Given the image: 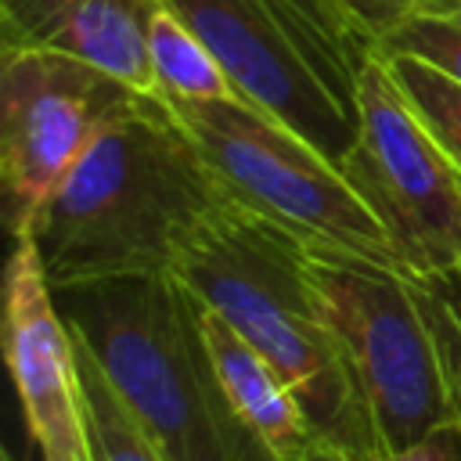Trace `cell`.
<instances>
[{"mask_svg":"<svg viewBox=\"0 0 461 461\" xmlns=\"http://www.w3.org/2000/svg\"><path fill=\"white\" fill-rule=\"evenodd\" d=\"M223 202L230 194L191 133L158 94H144L47 194L25 238L54 288L173 274L191 230Z\"/></svg>","mask_w":461,"mask_h":461,"instance_id":"obj_1","label":"cell"},{"mask_svg":"<svg viewBox=\"0 0 461 461\" xmlns=\"http://www.w3.org/2000/svg\"><path fill=\"white\" fill-rule=\"evenodd\" d=\"M173 274L285 375L313 436L353 457L371 450L306 267V241L230 198L191 230Z\"/></svg>","mask_w":461,"mask_h":461,"instance_id":"obj_2","label":"cell"},{"mask_svg":"<svg viewBox=\"0 0 461 461\" xmlns=\"http://www.w3.org/2000/svg\"><path fill=\"white\" fill-rule=\"evenodd\" d=\"M72 335L173 461H252L259 443L227 403L202 303L176 274L54 288Z\"/></svg>","mask_w":461,"mask_h":461,"instance_id":"obj_3","label":"cell"},{"mask_svg":"<svg viewBox=\"0 0 461 461\" xmlns=\"http://www.w3.org/2000/svg\"><path fill=\"white\" fill-rule=\"evenodd\" d=\"M342 371L375 454H400L461 421L439 292L396 263L306 245Z\"/></svg>","mask_w":461,"mask_h":461,"instance_id":"obj_4","label":"cell"},{"mask_svg":"<svg viewBox=\"0 0 461 461\" xmlns=\"http://www.w3.org/2000/svg\"><path fill=\"white\" fill-rule=\"evenodd\" d=\"M220 58L234 97L270 112L331 162L360 130L375 58L339 0H162Z\"/></svg>","mask_w":461,"mask_h":461,"instance_id":"obj_5","label":"cell"},{"mask_svg":"<svg viewBox=\"0 0 461 461\" xmlns=\"http://www.w3.org/2000/svg\"><path fill=\"white\" fill-rule=\"evenodd\" d=\"M162 101L238 205L274 220L306 245H331L400 267L382 223L349 187L339 162L303 133L241 97Z\"/></svg>","mask_w":461,"mask_h":461,"instance_id":"obj_6","label":"cell"},{"mask_svg":"<svg viewBox=\"0 0 461 461\" xmlns=\"http://www.w3.org/2000/svg\"><path fill=\"white\" fill-rule=\"evenodd\" d=\"M342 176L382 223L403 270H461V169L403 101L385 58L360 79V130L339 158Z\"/></svg>","mask_w":461,"mask_h":461,"instance_id":"obj_7","label":"cell"},{"mask_svg":"<svg viewBox=\"0 0 461 461\" xmlns=\"http://www.w3.org/2000/svg\"><path fill=\"white\" fill-rule=\"evenodd\" d=\"M144 90L61 50H0V187L11 234Z\"/></svg>","mask_w":461,"mask_h":461,"instance_id":"obj_8","label":"cell"},{"mask_svg":"<svg viewBox=\"0 0 461 461\" xmlns=\"http://www.w3.org/2000/svg\"><path fill=\"white\" fill-rule=\"evenodd\" d=\"M4 357L40 457L90 461L76 335L25 234L14 238L4 274Z\"/></svg>","mask_w":461,"mask_h":461,"instance_id":"obj_9","label":"cell"},{"mask_svg":"<svg viewBox=\"0 0 461 461\" xmlns=\"http://www.w3.org/2000/svg\"><path fill=\"white\" fill-rule=\"evenodd\" d=\"M162 0H0V50H61L155 94L148 32Z\"/></svg>","mask_w":461,"mask_h":461,"instance_id":"obj_10","label":"cell"},{"mask_svg":"<svg viewBox=\"0 0 461 461\" xmlns=\"http://www.w3.org/2000/svg\"><path fill=\"white\" fill-rule=\"evenodd\" d=\"M202 328L212 353V367L227 403L234 407L238 421L252 432V439L270 450L274 457H292L303 443L313 439L310 418L285 382V375L216 310L202 303Z\"/></svg>","mask_w":461,"mask_h":461,"instance_id":"obj_11","label":"cell"},{"mask_svg":"<svg viewBox=\"0 0 461 461\" xmlns=\"http://www.w3.org/2000/svg\"><path fill=\"white\" fill-rule=\"evenodd\" d=\"M148 58H151V79L158 97H184V101L234 97V86L220 58L212 54V47L166 4L151 18Z\"/></svg>","mask_w":461,"mask_h":461,"instance_id":"obj_12","label":"cell"},{"mask_svg":"<svg viewBox=\"0 0 461 461\" xmlns=\"http://www.w3.org/2000/svg\"><path fill=\"white\" fill-rule=\"evenodd\" d=\"M79 378H83V414L90 436V461H173L166 447L144 429V421L126 407L108 375L97 367L94 353L76 339Z\"/></svg>","mask_w":461,"mask_h":461,"instance_id":"obj_13","label":"cell"},{"mask_svg":"<svg viewBox=\"0 0 461 461\" xmlns=\"http://www.w3.org/2000/svg\"><path fill=\"white\" fill-rule=\"evenodd\" d=\"M385 65H389L403 101L414 108V115L425 122V130L439 140V148L461 169V83L411 54H389Z\"/></svg>","mask_w":461,"mask_h":461,"instance_id":"obj_14","label":"cell"},{"mask_svg":"<svg viewBox=\"0 0 461 461\" xmlns=\"http://www.w3.org/2000/svg\"><path fill=\"white\" fill-rule=\"evenodd\" d=\"M389 54L421 58L432 68H439L443 76L461 83V4L447 14H425V18H414L403 29H396L382 43L378 58H389Z\"/></svg>","mask_w":461,"mask_h":461,"instance_id":"obj_15","label":"cell"},{"mask_svg":"<svg viewBox=\"0 0 461 461\" xmlns=\"http://www.w3.org/2000/svg\"><path fill=\"white\" fill-rule=\"evenodd\" d=\"M339 4L346 7V14L353 18V25L367 36V43L378 54L382 43L396 29H403L407 22L425 18V14H447L461 0H339Z\"/></svg>","mask_w":461,"mask_h":461,"instance_id":"obj_16","label":"cell"},{"mask_svg":"<svg viewBox=\"0 0 461 461\" xmlns=\"http://www.w3.org/2000/svg\"><path fill=\"white\" fill-rule=\"evenodd\" d=\"M353 461H461V421L432 432L429 439L400 450V454H357Z\"/></svg>","mask_w":461,"mask_h":461,"instance_id":"obj_17","label":"cell"},{"mask_svg":"<svg viewBox=\"0 0 461 461\" xmlns=\"http://www.w3.org/2000/svg\"><path fill=\"white\" fill-rule=\"evenodd\" d=\"M439 292L443 303V321H447V342L454 357V378H457V396H461V270L450 277H429Z\"/></svg>","mask_w":461,"mask_h":461,"instance_id":"obj_18","label":"cell"},{"mask_svg":"<svg viewBox=\"0 0 461 461\" xmlns=\"http://www.w3.org/2000/svg\"><path fill=\"white\" fill-rule=\"evenodd\" d=\"M285 461H353V454L349 450H342L339 443H331V439H321V436H313L310 443H303L292 457H285Z\"/></svg>","mask_w":461,"mask_h":461,"instance_id":"obj_19","label":"cell"},{"mask_svg":"<svg viewBox=\"0 0 461 461\" xmlns=\"http://www.w3.org/2000/svg\"><path fill=\"white\" fill-rule=\"evenodd\" d=\"M252 461H281V457H274V454H270V450H263V447H259V454H256V457H252Z\"/></svg>","mask_w":461,"mask_h":461,"instance_id":"obj_20","label":"cell"},{"mask_svg":"<svg viewBox=\"0 0 461 461\" xmlns=\"http://www.w3.org/2000/svg\"><path fill=\"white\" fill-rule=\"evenodd\" d=\"M4 461H14V457H11V454H4Z\"/></svg>","mask_w":461,"mask_h":461,"instance_id":"obj_21","label":"cell"}]
</instances>
